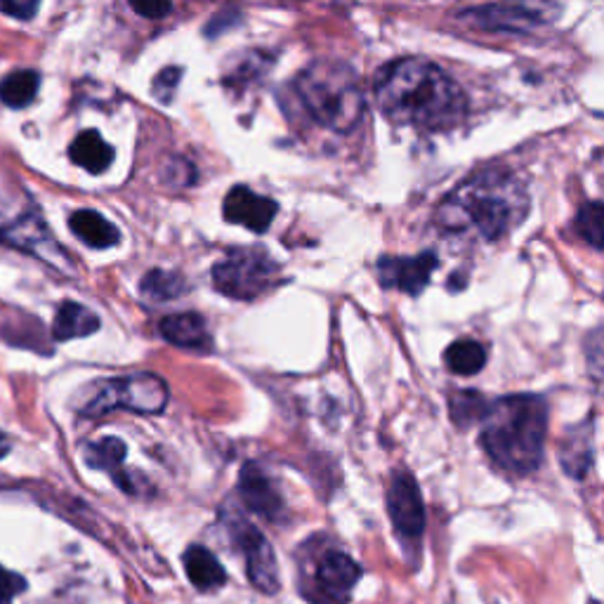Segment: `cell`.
<instances>
[{"label":"cell","instance_id":"3","mask_svg":"<svg viewBox=\"0 0 604 604\" xmlns=\"http://www.w3.org/2000/svg\"><path fill=\"white\" fill-rule=\"evenodd\" d=\"M548 405L539 395L500 397L482 418L479 440L489 459L510 475H529L543 463Z\"/></svg>","mask_w":604,"mask_h":604},{"label":"cell","instance_id":"1","mask_svg":"<svg viewBox=\"0 0 604 604\" xmlns=\"http://www.w3.org/2000/svg\"><path fill=\"white\" fill-rule=\"evenodd\" d=\"M376 103L388 121L423 130L459 126L467 111L459 83L438 64L418 57L382 66L376 76Z\"/></svg>","mask_w":604,"mask_h":604},{"label":"cell","instance_id":"26","mask_svg":"<svg viewBox=\"0 0 604 604\" xmlns=\"http://www.w3.org/2000/svg\"><path fill=\"white\" fill-rule=\"evenodd\" d=\"M585 359H589V368L595 378H604V328L593 331L585 338Z\"/></svg>","mask_w":604,"mask_h":604},{"label":"cell","instance_id":"14","mask_svg":"<svg viewBox=\"0 0 604 604\" xmlns=\"http://www.w3.org/2000/svg\"><path fill=\"white\" fill-rule=\"evenodd\" d=\"M159 331H161L165 343H171L182 349L208 352L213 347V338H211L204 316H198L196 312L165 316V319H161Z\"/></svg>","mask_w":604,"mask_h":604},{"label":"cell","instance_id":"18","mask_svg":"<svg viewBox=\"0 0 604 604\" xmlns=\"http://www.w3.org/2000/svg\"><path fill=\"white\" fill-rule=\"evenodd\" d=\"M99 328V319L88 308L78 305V302H62L55 322H53V335L55 341H74L86 338Z\"/></svg>","mask_w":604,"mask_h":604},{"label":"cell","instance_id":"29","mask_svg":"<svg viewBox=\"0 0 604 604\" xmlns=\"http://www.w3.org/2000/svg\"><path fill=\"white\" fill-rule=\"evenodd\" d=\"M128 3L144 20H163L173 10L171 0H128Z\"/></svg>","mask_w":604,"mask_h":604},{"label":"cell","instance_id":"6","mask_svg":"<svg viewBox=\"0 0 604 604\" xmlns=\"http://www.w3.org/2000/svg\"><path fill=\"white\" fill-rule=\"evenodd\" d=\"M279 277V265L265 250H234L213 267V287L227 298L256 300L270 291Z\"/></svg>","mask_w":604,"mask_h":604},{"label":"cell","instance_id":"31","mask_svg":"<svg viewBox=\"0 0 604 604\" xmlns=\"http://www.w3.org/2000/svg\"><path fill=\"white\" fill-rule=\"evenodd\" d=\"M10 453V440L6 438L3 432H0V459H6Z\"/></svg>","mask_w":604,"mask_h":604},{"label":"cell","instance_id":"4","mask_svg":"<svg viewBox=\"0 0 604 604\" xmlns=\"http://www.w3.org/2000/svg\"><path fill=\"white\" fill-rule=\"evenodd\" d=\"M295 90L312 119L333 132H352L364 116L366 103L359 78L349 64L316 60L295 80Z\"/></svg>","mask_w":604,"mask_h":604},{"label":"cell","instance_id":"10","mask_svg":"<svg viewBox=\"0 0 604 604\" xmlns=\"http://www.w3.org/2000/svg\"><path fill=\"white\" fill-rule=\"evenodd\" d=\"M388 513L395 531L405 541H421L425 529V506L421 489L409 473H397L388 489Z\"/></svg>","mask_w":604,"mask_h":604},{"label":"cell","instance_id":"19","mask_svg":"<svg viewBox=\"0 0 604 604\" xmlns=\"http://www.w3.org/2000/svg\"><path fill=\"white\" fill-rule=\"evenodd\" d=\"M560 461L567 475L574 479H583L589 475L591 463H593V444H591V428H579L564 440L560 449Z\"/></svg>","mask_w":604,"mask_h":604},{"label":"cell","instance_id":"11","mask_svg":"<svg viewBox=\"0 0 604 604\" xmlns=\"http://www.w3.org/2000/svg\"><path fill=\"white\" fill-rule=\"evenodd\" d=\"M438 256L432 250L416 258H380L378 277L385 289H397L409 295H421L430 283L432 272L438 270Z\"/></svg>","mask_w":604,"mask_h":604},{"label":"cell","instance_id":"7","mask_svg":"<svg viewBox=\"0 0 604 604\" xmlns=\"http://www.w3.org/2000/svg\"><path fill=\"white\" fill-rule=\"evenodd\" d=\"M560 14V6L552 0H506V3L467 8L461 20L484 31H510L525 33L536 24H548Z\"/></svg>","mask_w":604,"mask_h":604},{"label":"cell","instance_id":"15","mask_svg":"<svg viewBox=\"0 0 604 604\" xmlns=\"http://www.w3.org/2000/svg\"><path fill=\"white\" fill-rule=\"evenodd\" d=\"M182 564H184V572H187L194 589L204 591V593L217 591L227 581L225 567L204 546H192V548L184 550Z\"/></svg>","mask_w":604,"mask_h":604},{"label":"cell","instance_id":"27","mask_svg":"<svg viewBox=\"0 0 604 604\" xmlns=\"http://www.w3.org/2000/svg\"><path fill=\"white\" fill-rule=\"evenodd\" d=\"M180 78H182V72L177 69V66H168V69H163L154 80V97L161 99V103H171L177 90Z\"/></svg>","mask_w":604,"mask_h":604},{"label":"cell","instance_id":"21","mask_svg":"<svg viewBox=\"0 0 604 604\" xmlns=\"http://www.w3.org/2000/svg\"><path fill=\"white\" fill-rule=\"evenodd\" d=\"M444 364L451 374L459 376H475L486 364V349L477 341H456L444 352Z\"/></svg>","mask_w":604,"mask_h":604},{"label":"cell","instance_id":"9","mask_svg":"<svg viewBox=\"0 0 604 604\" xmlns=\"http://www.w3.org/2000/svg\"><path fill=\"white\" fill-rule=\"evenodd\" d=\"M362 579V567L341 550H331L316 562L308 597L316 604H345Z\"/></svg>","mask_w":604,"mask_h":604},{"label":"cell","instance_id":"13","mask_svg":"<svg viewBox=\"0 0 604 604\" xmlns=\"http://www.w3.org/2000/svg\"><path fill=\"white\" fill-rule=\"evenodd\" d=\"M239 494L248 510H254L256 515L265 519H274L283 510V500L277 492V484L272 477H267L265 470L256 463H248L241 470V479H239Z\"/></svg>","mask_w":604,"mask_h":604},{"label":"cell","instance_id":"2","mask_svg":"<svg viewBox=\"0 0 604 604\" xmlns=\"http://www.w3.org/2000/svg\"><path fill=\"white\" fill-rule=\"evenodd\" d=\"M529 213L525 184L508 171H482L459 184L438 208L434 223L456 237L498 241Z\"/></svg>","mask_w":604,"mask_h":604},{"label":"cell","instance_id":"25","mask_svg":"<svg viewBox=\"0 0 604 604\" xmlns=\"http://www.w3.org/2000/svg\"><path fill=\"white\" fill-rule=\"evenodd\" d=\"M486 409H489V405H486L484 397L475 390L451 395V421L456 423L461 430L482 421Z\"/></svg>","mask_w":604,"mask_h":604},{"label":"cell","instance_id":"22","mask_svg":"<svg viewBox=\"0 0 604 604\" xmlns=\"http://www.w3.org/2000/svg\"><path fill=\"white\" fill-rule=\"evenodd\" d=\"M126 453V442H121L119 438H105L86 446V463L95 470H107L111 477H116L119 475V467L123 465Z\"/></svg>","mask_w":604,"mask_h":604},{"label":"cell","instance_id":"5","mask_svg":"<svg viewBox=\"0 0 604 604\" xmlns=\"http://www.w3.org/2000/svg\"><path fill=\"white\" fill-rule=\"evenodd\" d=\"M168 405V385L154 374H136L99 382L80 407L86 416H105L116 409L136 413H161Z\"/></svg>","mask_w":604,"mask_h":604},{"label":"cell","instance_id":"16","mask_svg":"<svg viewBox=\"0 0 604 604\" xmlns=\"http://www.w3.org/2000/svg\"><path fill=\"white\" fill-rule=\"evenodd\" d=\"M69 229L74 231V237L80 239L86 246L105 250L111 248L121 241V231L116 229L105 215H99L97 211H76L69 217Z\"/></svg>","mask_w":604,"mask_h":604},{"label":"cell","instance_id":"8","mask_svg":"<svg viewBox=\"0 0 604 604\" xmlns=\"http://www.w3.org/2000/svg\"><path fill=\"white\" fill-rule=\"evenodd\" d=\"M229 531L234 546H237L244 556H246V572L248 581L254 583V589H258L265 595H274L279 593L281 583H279V567L272 546L267 543L260 529L254 525H248L244 517H231L229 519Z\"/></svg>","mask_w":604,"mask_h":604},{"label":"cell","instance_id":"23","mask_svg":"<svg viewBox=\"0 0 604 604\" xmlns=\"http://www.w3.org/2000/svg\"><path fill=\"white\" fill-rule=\"evenodd\" d=\"M142 295L154 300V302H165V300H175L184 291H187V283L177 274V272H163V270H151L142 283Z\"/></svg>","mask_w":604,"mask_h":604},{"label":"cell","instance_id":"30","mask_svg":"<svg viewBox=\"0 0 604 604\" xmlns=\"http://www.w3.org/2000/svg\"><path fill=\"white\" fill-rule=\"evenodd\" d=\"M39 8H41V0H0V12H6L14 17V20H22V22L33 20Z\"/></svg>","mask_w":604,"mask_h":604},{"label":"cell","instance_id":"17","mask_svg":"<svg viewBox=\"0 0 604 604\" xmlns=\"http://www.w3.org/2000/svg\"><path fill=\"white\" fill-rule=\"evenodd\" d=\"M72 161L93 175L105 173L114 163V149L99 138L97 130H83L69 147Z\"/></svg>","mask_w":604,"mask_h":604},{"label":"cell","instance_id":"20","mask_svg":"<svg viewBox=\"0 0 604 604\" xmlns=\"http://www.w3.org/2000/svg\"><path fill=\"white\" fill-rule=\"evenodd\" d=\"M39 88H41V76L36 72L20 69V72L8 74L3 83H0V99H3V105L12 109H24L33 103V99H36Z\"/></svg>","mask_w":604,"mask_h":604},{"label":"cell","instance_id":"24","mask_svg":"<svg viewBox=\"0 0 604 604\" xmlns=\"http://www.w3.org/2000/svg\"><path fill=\"white\" fill-rule=\"evenodd\" d=\"M574 229L585 244L604 250V204L602 201H591V204L581 206L576 220H574Z\"/></svg>","mask_w":604,"mask_h":604},{"label":"cell","instance_id":"12","mask_svg":"<svg viewBox=\"0 0 604 604\" xmlns=\"http://www.w3.org/2000/svg\"><path fill=\"white\" fill-rule=\"evenodd\" d=\"M277 201L250 192L248 187H231L225 198V220L231 225H241L250 231L262 234L270 229L277 217Z\"/></svg>","mask_w":604,"mask_h":604},{"label":"cell","instance_id":"28","mask_svg":"<svg viewBox=\"0 0 604 604\" xmlns=\"http://www.w3.org/2000/svg\"><path fill=\"white\" fill-rule=\"evenodd\" d=\"M26 591V581L14 574V572H8L6 567H0V604H12L14 597Z\"/></svg>","mask_w":604,"mask_h":604}]
</instances>
